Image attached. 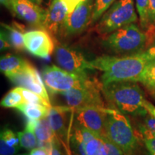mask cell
<instances>
[{
	"mask_svg": "<svg viewBox=\"0 0 155 155\" xmlns=\"http://www.w3.org/2000/svg\"><path fill=\"white\" fill-rule=\"evenodd\" d=\"M144 52L121 57L102 55L91 61L95 70L103 72L102 86L114 82H139L141 75L148 63Z\"/></svg>",
	"mask_w": 155,
	"mask_h": 155,
	"instance_id": "obj_1",
	"label": "cell"
},
{
	"mask_svg": "<svg viewBox=\"0 0 155 155\" xmlns=\"http://www.w3.org/2000/svg\"><path fill=\"white\" fill-rule=\"evenodd\" d=\"M102 93L110 107L126 115L144 116L147 100L137 82H114L102 86Z\"/></svg>",
	"mask_w": 155,
	"mask_h": 155,
	"instance_id": "obj_2",
	"label": "cell"
},
{
	"mask_svg": "<svg viewBox=\"0 0 155 155\" xmlns=\"http://www.w3.org/2000/svg\"><path fill=\"white\" fill-rule=\"evenodd\" d=\"M106 136L125 155H135L140 150L139 138L126 114L112 108H106Z\"/></svg>",
	"mask_w": 155,
	"mask_h": 155,
	"instance_id": "obj_3",
	"label": "cell"
},
{
	"mask_svg": "<svg viewBox=\"0 0 155 155\" xmlns=\"http://www.w3.org/2000/svg\"><path fill=\"white\" fill-rule=\"evenodd\" d=\"M103 45L114 53L131 55L141 52L147 45V38L146 33L132 23L108 34Z\"/></svg>",
	"mask_w": 155,
	"mask_h": 155,
	"instance_id": "obj_4",
	"label": "cell"
},
{
	"mask_svg": "<svg viewBox=\"0 0 155 155\" xmlns=\"http://www.w3.org/2000/svg\"><path fill=\"white\" fill-rule=\"evenodd\" d=\"M42 78L46 88L52 94H58L75 88H84L96 83L88 75L68 72L61 67L50 65L44 68Z\"/></svg>",
	"mask_w": 155,
	"mask_h": 155,
	"instance_id": "obj_5",
	"label": "cell"
},
{
	"mask_svg": "<svg viewBox=\"0 0 155 155\" xmlns=\"http://www.w3.org/2000/svg\"><path fill=\"white\" fill-rule=\"evenodd\" d=\"M137 21L134 0H118L103 15L95 31L101 35H108Z\"/></svg>",
	"mask_w": 155,
	"mask_h": 155,
	"instance_id": "obj_6",
	"label": "cell"
},
{
	"mask_svg": "<svg viewBox=\"0 0 155 155\" xmlns=\"http://www.w3.org/2000/svg\"><path fill=\"white\" fill-rule=\"evenodd\" d=\"M102 84L97 82L92 86L84 88H75L61 93L66 106L70 108H82L86 107L106 108L101 94Z\"/></svg>",
	"mask_w": 155,
	"mask_h": 155,
	"instance_id": "obj_7",
	"label": "cell"
},
{
	"mask_svg": "<svg viewBox=\"0 0 155 155\" xmlns=\"http://www.w3.org/2000/svg\"><path fill=\"white\" fill-rule=\"evenodd\" d=\"M55 58L59 66L68 72L80 75H88L87 71L95 70L91 61L82 53L65 45L58 43L55 48Z\"/></svg>",
	"mask_w": 155,
	"mask_h": 155,
	"instance_id": "obj_8",
	"label": "cell"
},
{
	"mask_svg": "<svg viewBox=\"0 0 155 155\" xmlns=\"http://www.w3.org/2000/svg\"><path fill=\"white\" fill-rule=\"evenodd\" d=\"M94 4L93 0L82 2L74 10L68 14L60 29L62 35L71 36L83 32L91 23Z\"/></svg>",
	"mask_w": 155,
	"mask_h": 155,
	"instance_id": "obj_9",
	"label": "cell"
},
{
	"mask_svg": "<svg viewBox=\"0 0 155 155\" xmlns=\"http://www.w3.org/2000/svg\"><path fill=\"white\" fill-rule=\"evenodd\" d=\"M73 108L62 105L52 106L48 116L55 136L69 149L70 135L73 124Z\"/></svg>",
	"mask_w": 155,
	"mask_h": 155,
	"instance_id": "obj_10",
	"label": "cell"
},
{
	"mask_svg": "<svg viewBox=\"0 0 155 155\" xmlns=\"http://www.w3.org/2000/svg\"><path fill=\"white\" fill-rule=\"evenodd\" d=\"M105 110L106 108L98 107H86L74 109L73 124L86 128L98 137L105 136L106 135Z\"/></svg>",
	"mask_w": 155,
	"mask_h": 155,
	"instance_id": "obj_11",
	"label": "cell"
},
{
	"mask_svg": "<svg viewBox=\"0 0 155 155\" xmlns=\"http://www.w3.org/2000/svg\"><path fill=\"white\" fill-rule=\"evenodd\" d=\"M24 41L25 49L29 53L42 59L49 58L55 48L50 34L43 29L25 32Z\"/></svg>",
	"mask_w": 155,
	"mask_h": 155,
	"instance_id": "obj_12",
	"label": "cell"
},
{
	"mask_svg": "<svg viewBox=\"0 0 155 155\" xmlns=\"http://www.w3.org/2000/svg\"><path fill=\"white\" fill-rule=\"evenodd\" d=\"M9 80L18 86L28 88L50 102L44 81L32 64H30L24 71L12 77Z\"/></svg>",
	"mask_w": 155,
	"mask_h": 155,
	"instance_id": "obj_13",
	"label": "cell"
},
{
	"mask_svg": "<svg viewBox=\"0 0 155 155\" xmlns=\"http://www.w3.org/2000/svg\"><path fill=\"white\" fill-rule=\"evenodd\" d=\"M29 24L42 28L47 10L31 0H13L12 10Z\"/></svg>",
	"mask_w": 155,
	"mask_h": 155,
	"instance_id": "obj_14",
	"label": "cell"
},
{
	"mask_svg": "<svg viewBox=\"0 0 155 155\" xmlns=\"http://www.w3.org/2000/svg\"><path fill=\"white\" fill-rule=\"evenodd\" d=\"M68 14V9L61 0L51 2L42 23V28L48 31L52 35H55L60 31Z\"/></svg>",
	"mask_w": 155,
	"mask_h": 155,
	"instance_id": "obj_15",
	"label": "cell"
},
{
	"mask_svg": "<svg viewBox=\"0 0 155 155\" xmlns=\"http://www.w3.org/2000/svg\"><path fill=\"white\" fill-rule=\"evenodd\" d=\"M30 64L28 61L19 56L7 54L0 60V70L9 79L24 71Z\"/></svg>",
	"mask_w": 155,
	"mask_h": 155,
	"instance_id": "obj_16",
	"label": "cell"
},
{
	"mask_svg": "<svg viewBox=\"0 0 155 155\" xmlns=\"http://www.w3.org/2000/svg\"><path fill=\"white\" fill-rule=\"evenodd\" d=\"M35 134L38 140V147L51 148V142L55 137L48 116L37 121Z\"/></svg>",
	"mask_w": 155,
	"mask_h": 155,
	"instance_id": "obj_17",
	"label": "cell"
},
{
	"mask_svg": "<svg viewBox=\"0 0 155 155\" xmlns=\"http://www.w3.org/2000/svg\"><path fill=\"white\" fill-rule=\"evenodd\" d=\"M4 30L7 33L9 42L13 48L18 51H22L25 49L24 41V30L18 24L9 25L5 23L2 24Z\"/></svg>",
	"mask_w": 155,
	"mask_h": 155,
	"instance_id": "obj_18",
	"label": "cell"
},
{
	"mask_svg": "<svg viewBox=\"0 0 155 155\" xmlns=\"http://www.w3.org/2000/svg\"><path fill=\"white\" fill-rule=\"evenodd\" d=\"M17 109L24 114L28 119L38 121L48 116L50 108L38 104L25 103L18 106Z\"/></svg>",
	"mask_w": 155,
	"mask_h": 155,
	"instance_id": "obj_19",
	"label": "cell"
},
{
	"mask_svg": "<svg viewBox=\"0 0 155 155\" xmlns=\"http://www.w3.org/2000/svg\"><path fill=\"white\" fill-rule=\"evenodd\" d=\"M141 84L152 94H155V60L148 62L141 75Z\"/></svg>",
	"mask_w": 155,
	"mask_h": 155,
	"instance_id": "obj_20",
	"label": "cell"
},
{
	"mask_svg": "<svg viewBox=\"0 0 155 155\" xmlns=\"http://www.w3.org/2000/svg\"><path fill=\"white\" fill-rule=\"evenodd\" d=\"M19 140V144L22 148L28 150H32L38 147V140L32 129L25 127L22 131L17 133Z\"/></svg>",
	"mask_w": 155,
	"mask_h": 155,
	"instance_id": "obj_21",
	"label": "cell"
},
{
	"mask_svg": "<svg viewBox=\"0 0 155 155\" xmlns=\"http://www.w3.org/2000/svg\"><path fill=\"white\" fill-rule=\"evenodd\" d=\"M22 94L19 91L18 87L12 89L7 93L1 101V106L5 108H17L25 104Z\"/></svg>",
	"mask_w": 155,
	"mask_h": 155,
	"instance_id": "obj_22",
	"label": "cell"
},
{
	"mask_svg": "<svg viewBox=\"0 0 155 155\" xmlns=\"http://www.w3.org/2000/svg\"><path fill=\"white\" fill-rule=\"evenodd\" d=\"M18 87L19 91L22 94L25 103H28V104H38V105H41L46 106V107L50 108L52 107L51 104L50 102L48 101L45 98L40 96V95L35 94L32 91L29 90L28 88H23L21 86Z\"/></svg>",
	"mask_w": 155,
	"mask_h": 155,
	"instance_id": "obj_23",
	"label": "cell"
},
{
	"mask_svg": "<svg viewBox=\"0 0 155 155\" xmlns=\"http://www.w3.org/2000/svg\"><path fill=\"white\" fill-rule=\"evenodd\" d=\"M86 155H106L104 142L97 136L86 142Z\"/></svg>",
	"mask_w": 155,
	"mask_h": 155,
	"instance_id": "obj_24",
	"label": "cell"
},
{
	"mask_svg": "<svg viewBox=\"0 0 155 155\" xmlns=\"http://www.w3.org/2000/svg\"><path fill=\"white\" fill-rule=\"evenodd\" d=\"M116 1V0H95L91 23L101 18Z\"/></svg>",
	"mask_w": 155,
	"mask_h": 155,
	"instance_id": "obj_25",
	"label": "cell"
},
{
	"mask_svg": "<svg viewBox=\"0 0 155 155\" xmlns=\"http://www.w3.org/2000/svg\"><path fill=\"white\" fill-rule=\"evenodd\" d=\"M136 7L138 12L140 18V22L143 28L148 27V18H147V10H148L149 0H135Z\"/></svg>",
	"mask_w": 155,
	"mask_h": 155,
	"instance_id": "obj_26",
	"label": "cell"
},
{
	"mask_svg": "<svg viewBox=\"0 0 155 155\" xmlns=\"http://www.w3.org/2000/svg\"><path fill=\"white\" fill-rule=\"evenodd\" d=\"M0 140H2L4 142L10 147H19V148L20 147L18 136L15 134L9 128H4L1 131Z\"/></svg>",
	"mask_w": 155,
	"mask_h": 155,
	"instance_id": "obj_27",
	"label": "cell"
},
{
	"mask_svg": "<svg viewBox=\"0 0 155 155\" xmlns=\"http://www.w3.org/2000/svg\"><path fill=\"white\" fill-rule=\"evenodd\" d=\"M50 155H73L68 147L61 142L57 137H54L51 142Z\"/></svg>",
	"mask_w": 155,
	"mask_h": 155,
	"instance_id": "obj_28",
	"label": "cell"
},
{
	"mask_svg": "<svg viewBox=\"0 0 155 155\" xmlns=\"http://www.w3.org/2000/svg\"><path fill=\"white\" fill-rule=\"evenodd\" d=\"M105 147L106 155H125L121 149L112 141L107 136H102L100 137Z\"/></svg>",
	"mask_w": 155,
	"mask_h": 155,
	"instance_id": "obj_29",
	"label": "cell"
},
{
	"mask_svg": "<svg viewBox=\"0 0 155 155\" xmlns=\"http://www.w3.org/2000/svg\"><path fill=\"white\" fill-rule=\"evenodd\" d=\"M147 18H148V27L155 26V0H149Z\"/></svg>",
	"mask_w": 155,
	"mask_h": 155,
	"instance_id": "obj_30",
	"label": "cell"
},
{
	"mask_svg": "<svg viewBox=\"0 0 155 155\" xmlns=\"http://www.w3.org/2000/svg\"><path fill=\"white\" fill-rule=\"evenodd\" d=\"M19 147H12L9 146L4 142L2 140H0V152L1 155H14L18 152Z\"/></svg>",
	"mask_w": 155,
	"mask_h": 155,
	"instance_id": "obj_31",
	"label": "cell"
},
{
	"mask_svg": "<svg viewBox=\"0 0 155 155\" xmlns=\"http://www.w3.org/2000/svg\"><path fill=\"white\" fill-rule=\"evenodd\" d=\"M12 48V44L9 42V40L7 33L5 30H1V35H0V49L2 50L10 49Z\"/></svg>",
	"mask_w": 155,
	"mask_h": 155,
	"instance_id": "obj_32",
	"label": "cell"
},
{
	"mask_svg": "<svg viewBox=\"0 0 155 155\" xmlns=\"http://www.w3.org/2000/svg\"><path fill=\"white\" fill-rule=\"evenodd\" d=\"M143 117H144V120H143L142 125L155 133V118L149 113Z\"/></svg>",
	"mask_w": 155,
	"mask_h": 155,
	"instance_id": "obj_33",
	"label": "cell"
},
{
	"mask_svg": "<svg viewBox=\"0 0 155 155\" xmlns=\"http://www.w3.org/2000/svg\"><path fill=\"white\" fill-rule=\"evenodd\" d=\"M61 1L66 7L69 13L74 10L77 6L82 2L83 0H61Z\"/></svg>",
	"mask_w": 155,
	"mask_h": 155,
	"instance_id": "obj_34",
	"label": "cell"
},
{
	"mask_svg": "<svg viewBox=\"0 0 155 155\" xmlns=\"http://www.w3.org/2000/svg\"><path fill=\"white\" fill-rule=\"evenodd\" d=\"M51 148L38 147L30 151L29 155H50Z\"/></svg>",
	"mask_w": 155,
	"mask_h": 155,
	"instance_id": "obj_35",
	"label": "cell"
},
{
	"mask_svg": "<svg viewBox=\"0 0 155 155\" xmlns=\"http://www.w3.org/2000/svg\"><path fill=\"white\" fill-rule=\"evenodd\" d=\"M149 61L155 60V41L151 45L146 51H144Z\"/></svg>",
	"mask_w": 155,
	"mask_h": 155,
	"instance_id": "obj_36",
	"label": "cell"
},
{
	"mask_svg": "<svg viewBox=\"0 0 155 155\" xmlns=\"http://www.w3.org/2000/svg\"><path fill=\"white\" fill-rule=\"evenodd\" d=\"M145 108H146L148 113L150 114L151 115L153 116L155 118V106L153 105L152 103L147 101L146 104H145Z\"/></svg>",
	"mask_w": 155,
	"mask_h": 155,
	"instance_id": "obj_37",
	"label": "cell"
},
{
	"mask_svg": "<svg viewBox=\"0 0 155 155\" xmlns=\"http://www.w3.org/2000/svg\"><path fill=\"white\" fill-rule=\"evenodd\" d=\"M2 5H3L5 7H7L12 10V1L13 0H0Z\"/></svg>",
	"mask_w": 155,
	"mask_h": 155,
	"instance_id": "obj_38",
	"label": "cell"
},
{
	"mask_svg": "<svg viewBox=\"0 0 155 155\" xmlns=\"http://www.w3.org/2000/svg\"><path fill=\"white\" fill-rule=\"evenodd\" d=\"M135 155H152L149 151H144L141 150V149L138 151V152Z\"/></svg>",
	"mask_w": 155,
	"mask_h": 155,
	"instance_id": "obj_39",
	"label": "cell"
},
{
	"mask_svg": "<svg viewBox=\"0 0 155 155\" xmlns=\"http://www.w3.org/2000/svg\"><path fill=\"white\" fill-rule=\"evenodd\" d=\"M31 1L33 2L34 3L37 4V5H40V4H41V2H42V0H31Z\"/></svg>",
	"mask_w": 155,
	"mask_h": 155,
	"instance_id": "obj_40",
	"label": "cell"
},
{
	"mask_svg": "<svg viewBox=\"0 0 155 155\" xmlns=\"http://www.w3.org/2000/svg\"><path fill=\"white\" fill-rule=\"evenodd\" d=\"M88 1H91V0H83V2H88Z\"/></svg>",
	"mask_w": 155,
	"mask_h": 155,
	"instance_id": "obj_41",
	"label": "cell"
},
{
	"mask_svg": "<svg viewBox=\"0 0 155 155\" xmlns=\"http://www.w3.org/2000/svg\"><path fill=\"white\" fill-rule=\"evenodd\" d=\"M55 1H58V0H51V2H55Z\"/></svg>",
	"mask_w": 155,
	"mask_h": 155,
	"instance_id": "obj_42",
	"label": "cell"
},
{
	"mask_svg": "<svg viewBox=\"0 0 155 155\" xmlns=\"http://www.w3.org/2000/svg\"><path fill=\"white\" fill-rule=\"evenodd\" d=\"M152 132H153V131H152ZM153 134H154V137H155V133L153 132Z\"/></svg>",
	"mask_w": 155,
	"mask_h": 155,
	"instance_id": "obj_43",
	"label": "cell"
},
{
	"mask_svg": "<svg viewBox=\"0 0 155 155\" xmlns=\"http://www.w3.org/2000/svg\"><path fill=\"white\" fill-rule=\"evenodd\" d=\"M19 155H28V154H19Z\"/></svg>",
	"mask_w": 155,
	"mask_h": 155,
	"instance_id": "obj_44",
	"label": "cell"
}]
</instances>
